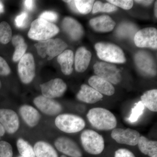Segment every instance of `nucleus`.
I'll return each mask as SVG.
<instances>
[{
  "label": "nucleus",
  "instance_id": "obj_42",
  "mask_svg": "<svg viewBox=\"0 0 157 157\" xmlns=\"http://www.w3.org/2000/svg\"><path fill=\"white\" fill-rule=\"evenodd\" d=\"M4 11V7L3 3L0 2V14Z\"/></svg>",
  "mask_w": 157,
  "mask_h": 157
},
{
  "label": "nucleus",
  "instance_id": "obj_33",
  "mask_svg": "<svg viewBox=\"0 0 157 157\" xmlns=\"http://www.w3.org/2000/svg\"><path fill=\"white\" fill-rule=\"evenodd\" d=\"M107 2L125 10L132 9L134 4V1L132 0H109Z\"/></svg>",
  "mask_w": 157,
  "mask_h": 157
},
{
  "label": "nucleus",
  "instance_id": "obj_8",
  "mask_svg": "<svg viewBox=\"0 0 157 157\" xmlns=\"http://www.w3.org/2000/svg\"><path fill=\"white\" fill-rule=\"evenodd\" d=\"M94 69L96 76L112 84H117L121 80L120 71L115 65L106 62H97L94 65Z\"/></svg>",
  "mask_w": 157,
  "mask_h": 157
},
{
  "label": "nucleus",
  "instance_id": "obj_40",
  "mask_svg": "<svg viewBox=\"0 0 157 157\" xmlns=\"http://www.w3.org/2000/svg\"><path fill=\"white\" fill-rule=\"evenodd\" d=\"M136 2L140 3L142 5H145V6H149L152 3V1H135Z\"/></svg>",
  "mask_w": 157,
  "mask_h": 157
},
{
  "label": "nucleus",
  "instance_id": "obj_25",
  "mask_svg": "<svg viewBox=\"0 0 157 157\" xmlns=\"http://www.w3.org/2000/svg\"><path fill=\"white\" fill-rule=\"evenodd\" d=\"M140 151L144 154L151 157L157 154V142L149 140L144 136H140L137 144Z\"/></svg>",
  "mask_w": 157,
  "mask_h": 157
},
{
  "label": "nucleus",
  "instance_id": "obj_9",
  "mask_svg": "<svg viewBox=\"0 0 157 157\" xmlns=\"http://www.w3.org/2000/svg\"><path fill=\"white\" fill-rule=\"evenodd\" d=\"M134 42L139 48L157 49V30L155 28H146L140 30L135 34Z\"/></svg>",
  "mask_w": 157,
  "mask_h": 157
},
{
  "label": "nucleus",
  "instance_id": "obj_39",
  "mask_svg": "<svg viewBox=\"0 0 157 157\" xmlns=\"http://www.w3.org/2000/svg\"><path fill=\"white\" fill-rule=\"evenodd\" d=\"M64 2L68 3V5L70 6V9L75 12H78L75 6L74 1H64Z\"/></svg>",
  "mask_w": 157,
  "mask_h": 157
},
{
  "label": "nucleus",
  "instance_id": "obj_35",
  "mask_svg": "<svg viewBox=\"0 0 157 157\" xmlns=\"http://www.w3.org/2000/svg\"><path fill=\"white\" fill-rule=\"evenodd\" d=\"M11 70L6 60L0 56V75L7 76L11 73Z\"/></svg>",
  "mask_w": 157,
  "mask_h": 157
},
{
  "label": "nucleus",
  "instance_id": "obj_4",
  "mask_svg": "<svg viewBox=\"0 0 157 157\" xmlns=\"http://www.w3.org/2000/svg\"><path fill=\"white\" fill-rule=\"evenodd\" d=\"M38 54L42 58L48 56L50 60L62 53L67 47V43L61 39H49L35 44Z\"/></svg>",
  "mask_w": 157,
  "mask_h": 157
},
{
  "label": "nucleus",
  "instance_id": "obj_17",
  "mask_svg": "<svg viewBox=\"0 0 157 157\" xmlns=\"http://www.w3.org/2000/svg\"><path fill=\"white\" fill-rule=\"evenodd\" d=\"M76 98L82 102L93 104L101 101L103 98V96L90 86L82 84L76 95Z\"/></svg>",
  "mask_w": 157,
  "mask_h": 157
},
{
  "label": "nucleus",
  "instance_id": "obj_1",
  "mask_svg": "<svg viewBox=\"0 0 157 157\" xmlns=\"http://www.w3.org/2000/svg\"><path fill=\"white\" fill-rule=\"evenodd\" d=\"M92 126L101 131H109L115 128L117 120L113 113L108 109L96 107L90 109L86 115Z\"/></svg>",
  "mask_w": 157,
  "mask_h": 157
},
{
  "label": "nucleus",
  "instance_id": "obj_29",
  "mask_svg": "<svg viewBox=\"0 0 157 157\" xmlns=\"http://www.w3.org/2000/svg\"><path fill=\"white\" fill-rule=\"evenodd\" d=\"M95 1L92 0H76L75 6L78 12L82 14H87L92 10Z\"/></svg>",
  "mask_w": 157,
  "mask_h": 157
},
{
  "label": "nucleus",
  "instance_id": "obj_15",
  "mask_svg": "<svg viewBox=\"0 0 157 157\" xmlns=\"http://www.w3.org/2000/svg\"><path fill=\"white\" fill-rule=\"evenodd\" d=\"M62 27L71 39L75 41L79 40L83 35L82 26L72 17H65L62 22Z\"/></svg>",
  "mask_w": 157,
  "mask_h": 157
},
{
  "label": "nucleus",
  "instance_id": "obj_23",
  "mask_svg": "<svg viewBox=\"0 0 157 157\" xmlns=\"http://www.w3.org/2000/svg\"><path fill=\"white\" fill-rule=\"evenodd\" d=\"M33 148L36 157H59L55 149L48 142L38 141Z\"/></svg>",
  "mask_w": 157,
  "mask_h": 157
},
{
  "label": "nucleus",
  "instance_id": "obj_14",
  "mask_svg": "<svg viewBox=\"0 0 157 157\" xmlns=\"http://www.w3.org/2000/svg\"><path fill=\"white\" fill-rule=\"evenodd\" d=\"M0 124L9 134L15 133L19 128V118L16 112L11 109H0Z\"/></svg>",
  "mask_w": 157,
  "mask_h": 157
},
{
  "label": "nucleus",
  "instance_id": "obj_32",
  "mask_svg": "<svg viewBox=\"0 0 157 157\" xmlns=\"http://www.w3.org/2000/svg\"><path fill=\"white\" fill-rule=\"evenodd\" d=\"M13 149L9 142L6 141H0V157H12Z\"/></svg>",
  "mask_w": 157,
  "mask_h": 157
},
{
  "label": "nucleus",
  "instance_id": "obj_34",
  "mask_svg": "<svg viewBox=\"0 0 157 157\" xmlns=\"http://www.w3.org/2000/svg\"><path fill=\"white\" fill-rule=\"evenodd\" d=\"M58 17V14L56 12L50 11H45L39 16V18H42L52 23L56 21Z\"/></svg>",
  "mask_w": 157,
  "mask_h": 157
},
{
  "label": "nucleus",
  "instance_id": "obj_22",
  "mask_svg": "<svg viewBox=\"0 0 157 157\" xmlns=\"http://www.w3.org/2000/svg\"><path fill=\"white\" fill-rule=\"evenodd\" d=\"M57 61L60 66L62 72L64 75H70L72 73L74 57L72 50L64 51L58 56Z\"/></svg>",
  "mask_w": 157,
  "mask_h": 157
},
{
  "label": "nucleus",
  "instance_id": "obj_21",
  "mask_svg": "<svg viewBox=\"0 0 157 157\" xmlns=\"http://www.w3.org/2000/svg\"><path fill=\"white\" fill-rule=\"evenodd\" d=\"M92 54L83 47L78 48L74 57L75 70L78 73H82L87 70L90 64Z\"/></svg>",
  "mask_w": 157,
  "mask_h": 157
},
{
  "label": "nucleus",
  "instance_id": "obj_37",
  "mask_svg": "<svg viewBox=\"0 0 157 157\" xmlns=\"http://www.w3.org/2000/svg\"><path fill=\"white\" fill-rule=\"evenodd\" d=\"M114 157H135L132 151L125 148H120L115 152Z\"/></svg>",
  "mask_w": 157,
  "mask_h": 157
},
{
  "label": "nucleus",
  "instance_id": "obj_44",
  "mask_svg": "<svg viewBox=\"0 0 157 157\" xmlns=\"http://www.w3.org/2000/svg\"><path fill=\"white\" fill-rule=\"evenodd\" d=\"M150 157H157V154L154 155Z\"/></svg>",
  "mask_w": 157,
  "mask_h": 157
},
{
  "label": "nucleus",
  "instance_id": "obj_12",
  "mask_svg": "<svg viewBox=\"0 0 157 157\" xmlns=\"http://www.w3.org/2000/svg\"><path fill=\"white\" fill-rule=\"evenodd\" d=\"M33 103L41 112L46 115H56L63 110L61 104L58 101L42 95L36 97L34 99Z\"/></svg>",
  "mask_w": 157,
  "mask_h": 157
},
{
  "label": "nucleus",
  "instance_id": "obj_13",
  "mask_svg": "<svg viewBox=\"0 0 157 157\" xmlns=\"http://www.w3.org/2000/svg\"><path fill=\"white\" fill-rule=\"evenodd\" d=\"M54 145L59 151L71 157H82V156L80 147L74 140L66 137L57 138Z\"/></svg>",
  "mask_w": 157,
  "mask_h": 157
},
{
  "label": "nucleus",
  "instance_id": "obj_24",
  "mask_svg": "<svg viewBox=\"0 0 157 157\" xmlns=\"http://www.w3.org/2000/svg\"><path fill=\"white\" fill-rule=\"evenodd\" d=\"M11 41L15 48L12 59L14 62H17L25 54L28 45L23 37L19 35L12 37Z\"/></svg>",
  "mask_w": 157,
  "mask_h": 157
},
{
  "label": "nucleus",
  "instance_id": "obj_38",
  "mask_svg": "<svg viewBox=\"0 0 157 157\" xmlns=\"http://www.w3.org/2000/svg\"><path fill=\"white\" fill-rule=\"evenodd\" d=\"M24 4L26 9L31 11L33 9L34 5H35V1L26 0V1H25Z\"/></svg>",
  "mask_w": 157,
  "mask_h": 157
},
{
  "label": "nucleus",
  "instance_id": "obj_7",
  "mask_svg": "<svg viewBox=\"0 0 157 157\" xmlns=\"http://www.w3.org/2000/svg\"><path fill=\"white\" fill-rule=\"evenodd\" d=\"M18 74L21 81L24 84L31 83L36 75L34 57L31 53L25 54L19 60Z\"/></svg>",
  "mask_w": 157,
  "mask_h": 157
},
{
  "label": "nucleus",
  "instance_id": "obj_41",
  "mask_svg": "<svg viewBox=\"0 0 157 157\" xmlns=\"http://www.w3.org/2000/svg\"><path fill=\"white\" fill-rule=\"evenodd\" d=\"M6 133V131L5 129L3 128L2 125L0 124V138L3 136H4Z\"/></svg>",
  "mask_w": 157,
  "mask_h": 157
},
{
  "label": "nucleus",
  "instance_id": "obj_31",
  "mask_svg": "<svg viewBox=\"0 0 157 157\" xmlns=\"http://www.w3.org/2000/svg\"><path fill=\"white\" fill-rule=\"evenodd\" d=\"M144 109V105L141 101L136 103L135 106L132 109V112L130 116L129 117L128 120L132 123L137 121L143 114Z\"/></svg>",
  "mask_w": 157,
  "mask_h": 157
},
{
  "label": "nucleus",
  "instance_id": "obj_28",
  "mask_svg": "<svg viewBox=\"0 0 157 157\" xmlns=\"http://www.w3.org/2000/svg\"><path fill=\"white\" fill-rule=\"evenodd\" d=\"M12 39V30L8 22L2 21L0 23V42L7 44Z\"/></svg>",
  "mask_w": 157,
  "mask_h": 157
},
{
  "label": "nucleus",
  "instance_id": "obj_5",
  "mask_svg": "<svg viewBox=\"0 0 157 157\" xmlns=\"http://www.w3.org/2000/svg\"><path fill=\"white\" fill-rule=\"evenodd\" d=\"M80 140L82 147L88 153L99 155L104 151V138L94 130L87 129L83 131L81 133Z\"/></svg>",
  "mask_w": 157,
  "mask_h": 157
},
{
  "label": "nucleus",
  "instance_id": "obj_30",
  "mask_svg": "<svg viewBox=\"0 0 157 157\" xmlns=\"http://www.w3.org/2000/svg\"><path fill=\"white\" fill-rule=\"evenodd\" d=\"M116 6L108 3H102L97 1L94 3L92 9L93 14L98 12H111L117 10Z\"/></svg>",
  "mask_w": 157,
  "mask_h": 157
},
{
  "label": "nucleus",
  "instance_id": "obj_18",
  "mask_svg": "<svg viewBox=\"0 0 157 157\" xmlns=\"http://www.w3.org/2000/svg\"><path fill=\"white\" fill-rule=\"evenodd\" d=\"M88 82L91 87L102 94L110 96L115 93V88L112 83L96 75L90 77Z\"/></svg>",
  "mask_w": 157,
  "mask_h": 157
},
{
  "label": "nucleus",
  "instance_id": "obj_16",
  "mask_svg": "<svg viewBox=\"0 0 157 157\" xmlns=\"http://www.w3.org/2000/svg\"><path fill=\"white\" fill-rule=\"evenodd\" d=\"M135 61L138 67L147 75L154 76L156 75L155 64L151 56L146 52H140L135 56Z\"/></svg>",
  "mask_w": 157,
  "mask_h": 157
},
{
  "label": "nucleus",
  "instance_id": "obj_36",
  "mask_svg": "<svg viewBox=\"0 0 157 157\" xmlns=\"http://www.w3.org/2000/svg\"><path fill=\"white\" fill-rule=\"evenodd\" d=\"M28 14L27 12H22L15 18V25L17 28H22L25 25L26 21L28 19Z\"/></svg>",
  "mask_w": 157,
  "mask_h": 157
},
{
  "label": "nucleus",
  "instance_id": "obj_11",
  "mask_svg": "<svg viewBox=\"0 0 157 157\" xmlns=\"http://www.w3.org/2000/svg\"><path fill=\"white\" fill-rule=\"evenodd\" d=\"M140 136L138 131L129 128L126 129L114 128L111 133V137L117 143L130 146L137 145Z\"/></svg>",
  "mask_w": 157,
  "mask_h": 157
},
{
  "label": "nucleus",
  "instance_id": "obj_10",
  "mask_svg": "<svg viewBox=\"0 0 157 157\" xmlns=\"http://www.w3.org/2000/svg\"><path fill=\"white\" fill-rule=\"evenodd\" d=\"M42 96L51 99L60 98L67 90V84L61 78H56L40 85Z\"/></svg>",
  "mask_w": 157,
  "mask_h": 157
},
{
  "label": "nucleus",
  "instance_id": "obj_6",
  "mask_svg": "<svg viewBox=\"0 0 157 157\" xmlns=\"http://www.w3.org/2000/svg\"><path fill=\"white\" fill-rule=\"evenodd\" d=\"M56 126L62 132L67 133H75L84 128L86 123L78 116L64 113L58 116L55 121Z\"/></svg>",
  "mask_w": 157,
  "mask_h": 157
},
{
  "label": "nucleus",
  "instance_id": "obj_2",
  "mask_svg": "<svg viewBox=\"0 0 157 157\" xmlns=\"http://www.w3.org/2000/svg\"><path fill=\"white\" fill-rule=\"evenodd\" d=\"M59 32V28L53 23L39 18L31 24L28 37L33 40L41 42L51 39Z\"/></svg>",
  "mask_w": 157,
  "mask_h": 157
},
{
  "label": "nucleus",
  "instance_id": "obj_19",
  "mask_svg": "<svg viewBox=\"0 0 157 157\" xmlns=\"http://www.w3.org/2000/svg\"><path fill=\"white\" fill-rule=\"evenodd\" d=\"M19 112L23 120L31 128L36 126L41 119L39 111L30 105H22L19 108Z\"/></svg>",
  "mask_w": 157,
  "mask_h": 157
},
{
  "label": "nucleus",
  "instance_id": "obj_46",
  "mask_svg": "<svg viewBox=\"0 0 157 157\" xmlns=\"http://www.w3.org/2000/svg\"><path fill=\"white\" fill-rule=\"evenodd\" d=\"M1 81H0V87H1Z\"/></svg>",
  "mask_w": 157,
  "mask_h": 157
},
{
  "label": "nucleus",
  "instance_id": "obj_47",
  "mask_svg": "<svg viewBox=\"0 0 157 157\" xmlns=\"http://www.w3.org/2000/svg\"></svg>",
  "mask_w": 157,
  "mask_h": 157
},
{
  "label": "nucleus",
  "instance_id": "obj_26",
  "mask_svg": "<svg viewBox=\"0 0 157 157\" xmlns=\"http://www.w3.org/2000/svg\"><path fill=\"white\" fill-rule=\"evenodd\" d=\"M141 102L152 112L157 111V90H151L145 92L140 97Z\"/></svg>",
  "mask_w": 157,
  "mask_h": 157
},
{
  "label": "nucleus",
  "instance_id": "obj_3",
  "mask_svg": "<svg viewBox=\"0 0 157 157\" xmlns=\"http://www.w3.org/2000/svg\"><path fill=\"white\" fill-rule=\"evenodd\" d=\"M98 57L102 60L111 63H123L126 61L121 48L112 43L99 42L95 45Z\"/></svg>",
  "mask_w": 157,
  "mask_h": 157
},
{
  "label": "nucleus",
  "instance_id": "obj_20",
  "mask_svg": "<svg viewBox=\"0 0 157 157\" xmlns=\"http://www.w3.org/2000/svg\"><path fill=\"white\" fill-rule=\"evenodd\" d=\"M90 25L97 32L107 33L110 32L114 29L116 23L108 15H103L91 19Z\"/></svg>",
  "mask_w": 157,
  "mask_h": 157
},
{
  "label": "nucleus",
  "instance_id": "obj_43",
  "mask_svg": "<svg viewBox=\"0 0 157 157\" xmlns=\"http://www.w3.org/2000/svg\"><path fill=\"white\" fill-rule=\"evenodd\" d=\"M157 2H156L155 3V15L156 17H157Z\"/></svg>",
  "mask_w": 157,
  "mask_h": 157
},
{
  "label": "nucleus",
  "instance_id": "obj_27",
  "mask_svg": "<svg viewBox=\"0 0 157 157\" xmlns=\"http://www.w3.org/2000/svg\"><path fill=\"white\" fill-rule=\"evenodd\" d=\"M18 151L23 157H36L33 147L26 140L20 138L17 141Z\"/></svg>",
  "mask_w": 157,
  "mask_h": 157
},
{
  "label": "nucleus",
  "instance_id": "obj_45",
  "mask_svg": "<svg viewBox=\"0 0 157 157\" xmlns=\"http://www.w3.org/2000/svg\"><path fill=\"white\" fill-rule=\"evenodd\" d=\"M60 157H67L66 156L64 155H62Z\"/></svg>",
  "mask_w": 157,
  "mask_h": 157
}]
</instances>
